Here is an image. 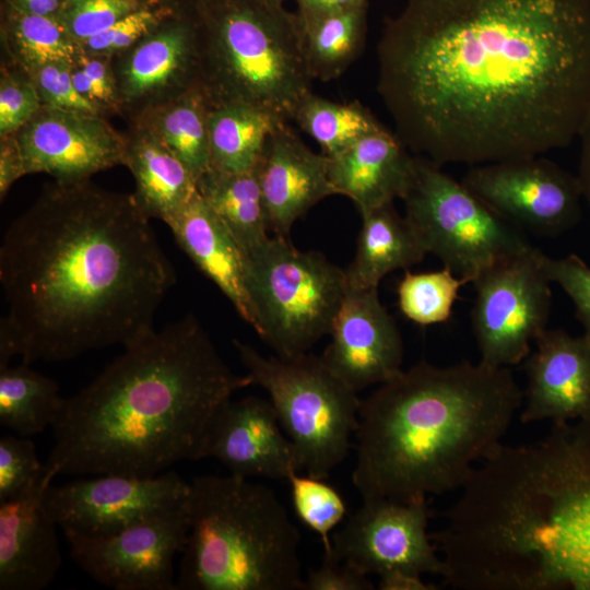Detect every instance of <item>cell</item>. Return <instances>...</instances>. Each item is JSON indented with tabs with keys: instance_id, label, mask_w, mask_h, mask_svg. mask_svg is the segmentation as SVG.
<instances>
[{
	"instance_id": "cell-1",
	"label": "cell",
	"mask_w": 590,
	"mask_h": 590,
	"mask_svg": "<svg viewBox=\"0 0 590 590\" xmlns=\"http://www.w3.org/2000/svg\"><path fill=\"white\" fill-rule=\"evenodd\" d=\"M397 137L439 166L538 156L590 108V0H406L377 46Z\"/></svg>"
},
{
	"instance_id": "cell-2",
	"label": "cell",
	"mask_w": 590,
	"mask_h": 590,
	"mask_svg": "<svg viewBox=\"0 0 590 590\" xmlns=\"http://www.w3.org/2000/svg\"><path fill=\"white\" fill-rule=\"evenodd\" d=\"M0 367L126 346L153 328L176 273L132 194L48 185L0 246Z\"/></svg>"
},
{
	"instance_id": "cell-3",
	"label": "cell",
	"mask_w": 590,
	"mask_h": 590,
	"mask_svg": "<svg viewBox=\"0 0 590 590\" xmlns=\"http://www.w3.org/2000/svg\"><path fill=\"white\" fill-rule=\"evenodd\" d=\"M92 382L64 399L45 469L58 474L152 477L200 460L210 423L251 384L234 373L193 315L152 329Z\"/></svg>"
},
{
	"instance_id": "cell-4",
	"label": "cell",
	"mask_w": 590,
	"mask_h": 590,
	"mask_svg": "<svg viewBox=\"0 0 590 590\" xmlns=\"http://www.w3.org/2000/svg\"><path fill=\"white\" fill-rule=\"evenodd\" d=\"M522 403L509 367L421 361L361 401L353 484L403 503L461 489Z\"/></svg>"
},
{
	"instance_id": "cell-5",
	"label": "cell",
	"mask_w": 590,
	"mask_h": 590,
	"mask_svg": "<svg viewBox=\"0 0 590 590\" xmlns=\"http://www.w3.org/2000/svg\"><path fill=\"white\" fill-rule=\"evenodd\" d=\"M180 590H303L300 536L269 487L234 474L190 482Z\"/></svg>"
},
{
	"instance_id": "cell-6",
	"label": "cell",
	"mask_w": 590,
	"mask_h": 590,
	"mask_svg": "<svg viewBox=\"0 0 590 590\" xmlns=\"http://www.w3.org/2000/svg\"><path fill=\"white\" fill-rule=\"evenodd\" d=\"M192 15L209 105L245 103L293 120L314 81L297 13L266 0H203Z\"/></svg>"
},
{
	"instance_id": "cell-7",
	"label": "cell",
	"mask_w": 590,
	"mask_h": 590,
	"mask_svg": "<svg viewBox=\"0 0 590 590\" xmlns=\"http://www.w3.org/2000/svg\"><path fill=\"white\" fill-rule=\"evenodd\" d=\"M234 344L251 384L269 394L299 471L328 479L351 450L362 401L357 392L309 352L264 356L241 341Z\"/></svg>"
},
{
	"instance_id": "cell-8",
	"label": "cell",
	"mask_w": 590,
	"mask_h": 590,
	"mask_svg": "<svg viewBox=\"0 0 590 590\" xmlns=\"http://www.w3.org/2000/svg\"><path fill=\"white\" fill-rule=\"evenodd\" d=\"M246 283L253 330L279 356L307 353L329 335L347 292L345 269L276 235L246 253Z\"/></svg>"
},
{
	"instance_id": "cell-9",
	"label": "cell",
	"mask_w": 590,
	"mask_h": 590,
	"mask_svg": "<svg viewBox=\"0 0 590 590\" xmlns=\"http://www.w3.org/2000/svg\"><path fill=\"white\" fill-rule=\"evenodd\" d=\"M442 167L415 155L411 184L402 198L408 219L427 253L468 283L495 262L532 245Z\"/></svg>"
},
{
	"instance_id": "cell-10",
	"label": "cell",
	"mask_w": 590,
	"mask_h": 590,
	"mask_svg": "<svg viewBox=\"0 0 590 590\" xmlns=\"http://www.w3.org/2000/svg\"><path fill=\"white\" fill-rule=\"evenodd\" d=\"M540 252L531 246L495 262L473 280L471 323L482 363L520 364L531 353V342L546 329L552 282Z\"/></svg>"
},
{
	"instance_id": "cell-11",
	"label": "cell",
	"mask_w": 590,
	"mask_h": 590,
	"mask_svg": "<svg viewBox=\"0 0 590 590\" xmlns=\"http://www.w3.org/2000/svg\"><path fill=\"white\" fill-rule=\"evenodd\" d=\"M189 527L188 496L114 534L63 533L73 562L99 583L116 590H177L174 559L185 548Z\"/></svg>"
},
{
	"instance_id": "cell-12",
	"label": "cell",
	"mask_w": 590,
	"mask_h": 590,
	"mask_svg": "<svg viewBox=\"0 0 590 590\" xmlns=\"http://www.w3.org/2000/svg\"><path fill=\"white\" fill-rule=\"evenodd\" d=\"M505 220L539 236H557L581 220L577 175L542 155L472 165L461 179Z\"/></svg>"
},
{
	"instance_id": "cell-13",
	"label": "cell",
	"mask_w": 590,
	"mask_h": 590,
	"mask_svg": "<svg viewBox=\"0 0 590 590\" xmlns=\"http://www.w3.org/2000/svg\"><path fill=\"white\" fill-rule=\"evenodd\" d=\"M429 518L426 499L363 500L332 533L330 557L367 576L404 569L444 577L446 565L427 531Z\"/></svg>"
},
{
	"instance_id": "cell-14",
	"label": "cell",
	"mask_w": 590,
	"mask_h": 590,
	"mask_svg": "<svg viewBox=\"0 0 590 590\" xmlns=\"http://www.w3.org/2000/svg\"><path fill=\"white\" fill-rule=\"evenodd\" d=\"M189 493L190 482L175 471L152 477L101 474L49 485L45 505L62 531L104 536L184 503Z\"/></svg>"
},
{
	"instance_id": "cell-15",
	"label": "cell",
	"mask_w": 590,
	"mask_h": 590,
	"mask_svg": "<svg viewBox=\"0 0 590 590\" xmlns=\"http://www.w3.org/2000/svg\"><path fill=\"white\" fill-rule=\"evenodd\" d=\"M15 135L26 174H48L58 182L90 180L122 165L123 134L102 115L42 106Z\"/></svg>"
},
{
	"instance_id": "cell-16",
	"label": "cell",
	"mask_w": 590,
	"mask_h": 590,
	"mask_svg": "<svg viewBox=\"0 0 590 590\" xmlns=\"http://www.w3.org/2000/svg\"><path fill=\"white\" fill-rule=\"evenodd\" d=\"M164 22L111 57L120 111L131 118L198 85L199 42L193 15Z\"/></svg>"
},
{
	"instance_id": "cell-17",
	"label": "cell",
	"mask_w": 590,
	"mask_h": 590,
	"mask_svg": "<svg viewBox=\"0 0 590 590\" xmlns=\"http://www.w3.org/2000/svg\"><path fill=\"white\" fill-rule=\"evenodd\" d=\"M331 341L320 356L356 392L381 385L402 369L403 341L378 288H349L334 319Z\"/></svg>"
},
{
	"instance_id": "cell-18",
	"label": "cell",
	"mask_w": 590,
	"mask_h": 590,
	"mask_svg": "<svg viewBox=\"0 0 590 590\" xmlns=\"http://www.w3.org/2000/svg\"><path fill=\"white\" fill-rule=\"evenodd\" d=\"M214 458L231 474L285 480L299 472L292 441L270 402L249 396L225 401L204 436L200 459Z\"/></svg>"
},
{
	"instance_id": "cell-19",
	"label": "cell",
	"mask_w": 590,
	"mask_h": 590,
	"mask_svg": "<svg viewBox=\"0 0 590 590\" xmlns=\"http://www.w3.org/2000/svg\"><path fill=\"white\" fill-rule=\"evenodd\" d=\"M526 358L523 423H562L590 416V335L545 329Z\"/></svg>"
},
{
	"instance_id": "cell-20",
	"label": "cell",
	"mask_w": 590,
	"mask_h": 590,
	"mask_svg": "<svg viewBox=\"0 0 590 590\" xmlns=\"http://www.w3.org/2000/svg\"><path fill=\"white\" fill-rule=\"evenodd\" d=\"M330 158L311 151L288 126L271 133L256 168L269 229L290 237L294 223L319 201L335 194Z\"/></svg>"
},
{
	"instance_id": "cell-21",
	"label": "cell",
	"mask_w": 590,
	"mask_h": 590,
	"mask_svg": "<svg viewBox=\"0 0 590 590\" xmlns=\"http://www.w3.org/2000/svg\"><path fill=\"white\" fill-rule=\"evenodd\" d=\"M54 479L47 472L22 496L0 503V590H42L60 568L58 524L45 505Z\"/></svg>"
},
{
	"instance_id": "cell-22",
	"label": "cell",
	"mask_w": 590,
	"mask_h": 590,
	"mask_svg": "<svg viewBox=\"0 0 590 590\" xmlns=\"http://www.w3.org/2000/svg\"><path fill=\"white\" fill-rule=\"evenodd\" d=\"M166 224L182 251L255 329L246 283V255L210 204L197 191Z\"/></svg>"
},
{
	"instance_id": "cell-23",
	"label": "cell",
	"mask_w": 590,
	"mask_h": 590,
	"mask_svg": "<svg viewBox=\"0 0 590 590\" xmlns=\"http://www.w3.org/2000/svg\"><path fill=\"white\" fill-rule=\"evenodd\" d=\"M415 155L386 127L330 158L329 178L335 194L350 198L362 213L404 197Z\"/></svg>"
},
{
	"instance_id": "cell-24",
	"label": "cell",
	"mask_w": 590,
	"mask_h": 590,
	"mask_svg": "<svg viewBox=\"0 0 590 590\" xmlns=\"http://www.w3.org/2000/svg\"><path fill=\"white\" fill-rule=\"evenodd\" d=\"M123 139L122 165L133 176L135 204L148 219L166 223L197 193L196 178L144 127L132 122Z\"/></svg>"
},
{
	"instance_id": "cell-25",
	"label": "cell",
	"mask_w": 590,
	"mask_h": 590,
	"mask_svg": "<svg viewBox=\"0 0 590 590\" xmlns=\"http://www.w3.org/2000/svg\"><path fill=\"white\" fill-rule=\"evenodd\" d=\"M354 258L345 269L349 288H378L390 272L421 262L427 251L405 216L393 202L361 214Z\"/></svg>"
},
{
	"instance_id": "cell-26",
	"label": "cell",
	"mask_w": 590,
	"mask_h": 590,
	"mask_svg": "<svg viewBox=\"0 0 590 590\" xmlns=\"http://www.w3.org/2000/svg\"><path fill=\"white\" fill-rule=\"evenodd\" d=\"M210 105L197 85L146 109L132 122L148 129L198 180L211 168L208 115Z\"/></svg>"
},
{
	"instance_id": "cell-27",
	"label": "cell",
	"mask_w": 590,
	"mask_h": 590,
	"mask_svg": "<svg viewBox=\"0 0 590 590\" xmlns=\"http://www.w3.org/2000/svg\"><path fill=\"white\" fill-rule=\"evenodd\" d=\"M284 121L245 103L210 106L211 167L229 173L255 170L273 130Z\"/></svg>"
},
{
	"instance_id": "cell-28",
	"label": "cell",
	"mask_w": 590,
	"mask_h": 590,
	"mask_svg": "<svg viewBox=\"0 0 590 590\" xmlns=\"http://www.w3.org/2000/svg\"><path fill=\"white\" fill-rule=\"evenodd\" d=\"M197 190L248 253L270 236L255 170L229 173L211 167L197 180Z\"/></svg>"
},
{
	"instance_id": "cell-29",
	"label": "cell",
	"mask_w": 590,
	"mask_h": 590,
	"mask_svg": "<svg viewBox=\"0 0 590 590\" xmlns=\"http://www.w3.org/2000/svg\"><path fill=\"white\" fill-rule=\"evenodd\" d=\"M300 21V20H299ZM303 49L312 80L339 78L362 52L367 33V4L300 22Z\"/></svg>"
},
{
	"instance_id": "cell-30",
	"label": "cell",
	"mask_w": 590,
	"mask_h": 590,
	"mask_svg": "<svg viewBox=\"0 0 590 590\" xmlns=\"http://www.w3.org/2000/svg\"><path fill=\"white\" fill-rule=\"evenodd\" d=\"M28 365L0 367V424L24 437L52 426L64 402L57 382Z\"/></svg>"
},
{
	"instance_id": "cell-31",
	"label": "cell",
	"mask_w": 590,
	"mask_h": 590,
	"mask_svg": "<svg viewBox=\"0 0 590 590\" xmlns=\"http://www.w3.org/2000/svg\"><path fill=\"white\" fill-rule=\"evenodd\" d=\"M293 120L332 158L359 139L385 126L358 101L337 103L309 92L299 103Z\"/></svg>"
},
{
	"instance_id": "cell-32",
	"label": "cell",
	"mask_w": 590,
	"mask_h": 590,
	"mask_svg": "<svg viewBox=\"0 0 590 590\" xmlns=\"http://www.w3.org/2000/svg\"><path fill=\"white\" fill-rule=\"evenodd\" d=\"M2 42L10 63L23 70L47 62L72 63L81 45L54 16L24 13L9 7Z\"/></svg>"
},
{
	"instance_id": "cell-33",
	"label": "cell",
	"mask_w": 590,
	"mask_h": 590,
	"mask_svg": "<svg viewBox=\"0 0 590 590\" xmlns=\"http://www.w3.org/2000/svg\"><path fill=\"white\" fill-rule=\"evenodd\" d=\"M468 282L449 268L413 273L405 271L398 284V306L405 318L420 326L447 321L460 288Z\"/></svg>"
},
{
	"instance_id": "cell-34",
	"label": "cell",
	"mask_w": 590,
	"mask_h": 590,
	"mask_svg": "<svg viewBox=\"0 0 590 590\" xmlns=\"http://www.w3.org/2000/svg\"><path fill=\"white\" fill-rule=\"evenodd\" d=\"M287 483L297 517L320 536L323 556L330 557L332 532L343 521L347 510L343 497L324 479L307 473L302 475L294 472L288 476Z\"/></svg>"
},
{
	"instance_id": "cell-35",
	"label": "cell",
	"mask_w": 590,
	"mask_h": 590,
	"mask_svg": "<svg viewBox=\"0 0 590 590\" xmlns=\"http://www.w3.org/2000/svg\"><path fill=\"white\" fill-rule=\"evenodd\" d=\"M47 475L34 442L24 436L0 438V503L17 498Z\"/></svg>"
},
{
	"instance_id": "cell-36",
	"label": "cell",
	"mask_w": 590,
	"mask_h": 590,
	"mask_svg": "<svg viewBox=\"0 0 590 590\" xmlns=\"http://www.w3.org/2000/svg\"><path fill=\"white\" fill-rule=\"evenodd\" d=\"M142 5L140 0H66L57 20L81 45Z\"/></svg>"
},
{
	"instance_id": "cell-37",
	"label": "cell",
	"mask_w": 590,
	"mask_h": 590,
	"mask_svg": "<svg viewBox=\"0 0 590 590\" xmlns=\"http://www.w3.org/2000/svg\"><path fill=\"white\" fill-rule=\"evenodd\" d=\"M40 107V97L27 73L12 63L2 66L0 75V137L19 131Z\"/></svg>"
},
{
	"instance_id": "cell-38",
	"label": "cell",
	"mask_w": 590,
	"mask_h": 590,
	"mask_svg": "<svg viewBox=\"0 0 590 590\" xmlns=\"http://www.w3.org/2000/svg\"><path fill=\"white\" fill-rule=\"evenodd\" d=\"M71 76L76 91L103 115L120 111L111 57L82 50L71 64Z\"/></svg>"
},
{
	"instance_id": "cell-39",
	"label": "cell",
	"mask_w": 590,
	"mask_h": 590,
	"mask_svg": "<svg viewBox=\"0 0 590 590\" xmlns=\"http://www.w3.org/2000/svg\"><path fill=\"white\" fill-rule=\"evenodd\" d=\"M166 11L142 5L128 13L104 32L81 44L84 52L113 57L132 47L160 26Z\"/></svg>"
},
{
	"instance_id": "cell-40",
	"label": "cell",
	"mask_w": 590,
	"mask_h": 590,
	"mask_svg": "<svg viewBox=\"0 0 590 590\" xmlns=\"http://www.w3.org/2000/svg\"><path fill=\"white\" fill-rule=\"evenodd\" d=\"M71 64L64 61H55L24 71L34 83L42 106L104 116L98 107L76 91L71 76Z\"/></svg>"
},
{
	"instance_id": "cell-41",
	"label": "cell",
	"mask_w": 590,
	"mask_h": 590,
	"mask_svg": "<svg viewBox=\"0 0 590 590\" xmlns=\"http://www.w3.org/2000/svg\"><path fill=\"white\" fill-rule=\"evenodd\" d=\"M540 261L548 280L569 296L583 333L590 335V267L577 255L552 258L541 251Z\"/></svg>"
},
{
	"instance_id": "cell-42",
	"label": "cell",
	"mask_w": 590,
	"mask_h": 590,
	"mask_svg": "<svg viewBox=\"0 0 590 590\" xmlns=\"http://www.w3.org/2000/svg\"><path fill=\"white\" fill-rule=\"evenodd\" d=\"M373 582L362 574L333 557L323 556L321 565L308 573L303 590H371Z\"/></svg>"
},
{
	"instance_id": "cell-43",
	"label": "cell",
	"mask_w": 590,
	"mask_h": 590,
	"mask_svg": "<svg viewBox=\"0 0 590 590\" xmlns=\"http://www.w3.org/2000/svg\"><path fill=\"white\" fill-rule=\"evenodd\" d=\"M24 175V157L15 132L0 137V198Z\"/></svg>"
},
{
	"instance_id": "cell-44",
	"label": "cell",
	"mask_w": 590,
	"mask_h": 590,
	"mask_svg": "<svg viewBox=\"0 0 590 590\" xmlns=\"http://www.w3.org/2000/svg\"><path fill=\"white\" fill-rule=\"evenodd\" d=\"M300 22L344 12L367 4V0H295Z\"/></svg>"
},
{
	"instance_id": "cell-45",
	"label": "cell",
	"mask_w": 590,
	"mask_h": 590,
	"mask_svg": "<svg viewBox=\"0 0 590 590\" xmlns=\"http://www.w3.org/2000/svg\"><path fill=\"white\" fill-rule=\"evenodd\" d=\"M378 589L380 590H435L432 583H426L422 575L404 570L392 569L379 575Z\"/></svg>"
},
{
	"instance_id": "cell-46",
	"label": "cell",
	"mask_w": 590,
	"mask_h": 590,
	"mask_svg": "<svg viewBox=\"0 0 590 590\" xmlns=\"http://www.w3.org/2000/svg\"><path fill=\"white\" fill-rule=\"evenodd\" d=\"M580 154L577 177L579 179L583 201L590 212V108L580 131Z\"/></svg>"
},
{
	"instance_id": "cell-47",
	"label": "cell",
	"mask_w": 590,
	"mask_h": 590,
	"mask_svg": "<svg viewBox=\"0 0 590 590\" xmlns=\"http://www.w3.org/2000/svg\"><path fill=\"white\" fill-rule=\"evenodd\" d=\"M10 8L30 14L57 17L66 0H7Z\"/></svg>"
},
{
	"instance_id": "cell-48",
	"label": "cell",
	"mask_w": 590,
	"mask_h": 590,
	"mask_svg": "<svg viewBox=\"0 0 590 590\" xmlns=\"http://www.w3.org/2000/svg\"><path fill=\"white\" fill-rule=\"evenodd\" d=\"M177 1L182 2L185 5L189 7V9L191 10V13L193 14L196 9L199 7V4L203 0H177Z\"/></svg>"
},
{
	"instance_id": "cell-49",
	"label": "cell",
	"mask_w": 590,
	"mask_h": 590,
	"mask_svg": "<svg viewBox=\"0 0 590 590\" xmlns=\"http://www.w3.org/2000/svg\"><path fill=\"white\" fill-rule=\"evenodd\" d=\"M266 1L274 3V4L283 5L284 1L286 0H266Z\"/></svg>"
}]
</instances>
